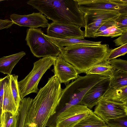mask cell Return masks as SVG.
I'll return each mask as SVG.
<instances>
[{
  "label": "cell",
  "mask_w": 127,
  "mask_h": 127,
  "mask_svg": "<svg viewBox=\"0 0 127 127\" xmlns=\"http://www.w3.org/2000/svg\"><path fill=\"white\" fill-rule=\"evenodd\" d=\"M13 24L11 20L8 19L2 20L0 19V30L9 28Z\"/></svg>",
  "instance_id": "obj_33"
},
{
  "label": "cell",
  "mask_w": 127,
  "mask_h": 127,
  "mask_svg": "<svg viewBox=\"0 0 127 127\" xmlns=\"http://www.w3.org/2000/svg\"><path fill=\"white\" fill-rule=\"evenodd\" d=\"M54 66V69L52 71L61 83L67 85L71 80L76 79L79 75L74 67L60 55L56 57Z\"/></svg>",
  "instance_id": "obj_14"
},
{
  "label": "cell",
  "mask_w": 127,
  "mask_h": 127,
  "mask_svg": "<svg viewBox=\"0 0 127 127\" xmlns=\"http://www.w3.org/2000/svg\"><path fill=\"white\" fill-rule=\"evenodd\" d=\"M115 20L116 27L122 30L123 33L127 31V13H120Z\"/></svg>",
  "instance_id": "obj_29"
},
{
  "label": "cell",
  "mask_w": 127,
  "mask_h": 127,
  "mask_svg": "<svg viewBox=\"0 0 127 127\" xmlns=\"http://www.w3.org/2000/svg\"><path fill=\"white\" fill-rule=\"evenodd\" d=\"M10 19L14 24L30 28H45L48 27L49 24L46 16L40 12L24 15L13 14L10 15Z\"/></svg>",
  "instance_id": "obj_13"
},
{
  "label": "cell",
  "mask_w": 127,
  "mask_h": 127,
  "mask_svg": "<svg viewBox=\"0 0 127 127\" xmlns=\"http://www.w3.org/2000/svg\"><path fill=\"white\" fill-rule=\"evenodd\" d=\"M108 126L92 110L90 113L73 127H103Z\"/></svg>",
  "instance_id": "obj_19"
},
{
  "label": "cell",
  "mask_w": 127,
  "mask_h": 127,
  "mask_svg": "<svg viewBox=\"0 0 127 127\" xmlns=\"http://www.w3.org/2000/svg\"><path fill=\"white\" fill-rule=\"evenodd\" d=\"M33 99L29 97L24 98L21 101L19 109L17 127H24L27 114Z\"/></svg>",
  "instance_id": "obj_22"
},
{
  "label": "cell",
  "mask_w": 127,
  "mask_h": 127,
  "mask_svg": "<svg viewBox=\"0 0 127 127\" xmlns=\"http://www.w3.org/2000/svg\"><path fill=\"white\" fill-rule=\"evenodd\" d=\"M107 78L96 74H86L84 76L78 75L74 81L63 89L60 102H64V104L60 112L62 113L72 106L80 105L83 97L90 88L98 82Z\"/></svg>",
  "instance_id": "obj_4"
},
{
  "label": "cell",
  "mask_w": 127,
  "mask_h": 127,
  "mask_svg": "<svg viewBox=\"0 0 127 127\" xmlns=\"http://www.w3.org/2000/svg\"><path fill=\"white\" fill-rule=\"evenodd\" d=\"M63 89L57 77L49 78L46 85L39 90L32 100L27 112L25 125L30 127H45L51 118L56 113Z\"/></svg>",
  "instance_id": "obj_1"
},
{
  "label": "cell",
  "mask_w": 127,
  "mask_h": 127,
  "mask_svg": "<svg viewBox=\"0 0 127 127\" xmlns=\"http://www.w3.org/2000/svg\"><path fill=\"white\" fill-rule=\"evenodd\" d=\"M27 3L53 22L84 27V14L77 0H30Z\"/></svg>",
  "instance_id": "obj_3"
},
{
  "label": "cell",
  "mask_w": 127,
  "mask_h": 127,
  "mask_svg": "<svg viewBox=\"0 0 127 127\" xmlns=\"http://www.w3.org/2000/svg\"><path fill=\"white\" fill-rule=\"evenodd\" d=\"M111 78V88H119L127 86V72L114 69Z\"/></svg>",
  "instance_id": "obj_21"
},
{
  "label": "cell",
  "mask_w": 127,
  "mask_h": 127,
  "mask_svg": "<svg viewBox=\"0 0 127 127\" xmlns=\"http://www.w3.org/2000/svg\"><path fill=\"white\" fill-rule=\"evenodd\" d=\"M118 11L111 10L89 11L84 14L85 37L95 38L96 32L107 21L115 19L119 16Z\"/></svg>",
  "instance_id": "obj_7"
},
{
  "label": "cell",
  "mask_w": 127,
  "mask_h": 127,
  "mask_svg": "<svg viewBox=\"0 0 127 127\" xmlns=\"http://www.w3.org/2000/svg\"><path fill=\"white\" fill-rule=\"evenodd\" d=\"M25 40L34 56L37 57H57L60 49L45 36L41 28L28 29Z\"/></svg>",
  "instance_id": "obj_6"
},
{
  "label": "cell",
  "mask_w": 127,
  "mask_h": 127,
  "mask_svg": "<svg viewBox=\"0 0 127 127\" xmlns=\"http://www.w3.org/2000/svg\"><path fill=\"white\" fill-rule=\"evenodd\" d=\"M103 97L110 101L127 104V86L119 88H111L106 92Z\"/></svg>",
  "instance_id": "obj_18"
},
{
  "label": "cell",
  "mask_w": 127,
  "mask_h": 127,
  "mask_svg": "<svg viewBox=\"0 0 127 127\" xmlns=\"http://www.w3.org/2000/svg\"><path fill=\"white\" fill-rule=\"evenodd\" d=\"M18 114L13 115L8 112L2 113L0 127H17Z\"/></svg>",
  "instance_id": "obj_23"
},
{
  "label": "cell",
  "mask_w": 127,
  "mask_h": 127,
  "mask_svg": "<svg viewBox=\"0 0 127 127\" xmlns=\"http://www.w3.org/2000/svg\"><path fill=\"white\" fill-rule=\"evenodd\" d=\"M44 35L49 40L60 50L64 47L70 45L80 44L99 45L101 42V41L94 42L74 38L58 39L49 37L45 34Z\"/></svg>",
  "instance_id": "obj_17"
},
{
  "label": "cell",
  "mask_w": 127,
  "mask_h": 127,
  "mask_svg": "<svg viewBox=\"0 0 127 127\" xmlns=\"http://www.w3.org/2000/svg\"><path fill=\"white\" fill-rule=\"evenodd\" d=\"M74 24L52 22L49 24L46 35L58 39L74 38L84 40V31Z\"/></svg>",
  "instance_id": "obj_9"
},
{
  "label": "cell",
  "mask_w": 127,
  "mask_h": 127,
  "mask_svg": "<svg viewBox=\"0 0 127 127\" xmlns=\"http://www.w3.org/2000/svg\"><path fill=\"white\" fill-rule=\"evenodd\" d=\"M56 57H46L35 62L31 71L24 79L18 82L19 91L22 99L31 93H37L40 81L47 70L54 65Z\"/></svg>",
  "instance_id": "obj_5"
},
{
  "label": "cell",
  "mask_w": 127,
  "mask_h": 127,
  "mask_svg": "<svg viewBox=\"0 0 127 127\" xmlns=\"http://www.w3.org/2000/svg\"><path fill=\"white\" fill-rule=\"evenodd\" d=\"M11 90L16 106L19 111L20 104L22 99L20 95L18 86V76L15 74L10 75Z\"/></svg>",
  "instance_id": "obj_24"
},
{
  "label": "cell",
  "mask_w": 127,
  "mask_h": 127,
  "mask_svg": "<svg viewBox=\"0 0 127 127\" xmlns=\"http://www.w3.org/2000/svg\"><path fill=\"white\" fill-rule=\"evenodd\" d=\"M9 75H7L3 78H2L0 84V102L2 108L3 94L5 88L7 79Z\"/></svg>",
  "instance_id": "obj_32"
},
{
  "label": "cell",
  "mask_w": 127,
  "mask_h": 127,
  "mask_svg": "<svg viewBox=\"0 0 127 127\" xmlns=\"http://www.w3.org/2000/svg\"><path fill=\"white\" fill-rule=\"evenodd\" d=\"M107 61L89 69L85 73L86 74H96L111 78L114 69Z\"/></svg>",
  "instance_id": "obj_20"
},
{
  "label": "cell",
  "mask_w": 127,
  "mask_h": 127,
  "mask_svg": "<svg viewBox=\"0 0 127 127\" xmlns=\"http://www.w3.org/2000/svg\"><path fill=\"white\" fill-rule=\"evenodd\" d=\"M123 33V31L121 29L115 26H113L100 33L96 34L95 38L99 36H110L111 38H112L120 36Z\"/></svg>",
  "instance_id": "obj_25"
},
{
  "label": "cell",
  "mask_w": 127,
  "mask_h": 127,
  "mask_svg": "<svg viewBox=\"0 0 127 127\" xmlns=\"http://www.w3.org/2000/svg\"><path fill=\"white\" fill-rule=\"evenodd\" d=\"M80 11L85 14L93 10H111L127 13V3H119L113 0H77Z\"/></svg>",
  "instance_id": "obj_11"
},
{
  "label": "cell",
  "mask_w": 127,
  "mask_h": 127,
  "mask_svg": "<svg viewBox=\"0 0 127 127\" xmlns=\"http://www.w3.org/2000/svg\"><path fill=\"white\" fill-rule=\"evenodd\" d=\"M114 69L127 72V61L120 59H115L108 62Z\"/></svg>",
  "instance_id": "obj_27"
},
{
  "label": "cell",
  "mask_w": 127,
  "mask_h": 127,
  "mask_svg": "<svg viewBox=\"0 0 127 127\" xmlns=\"http://www.w3.org/2000/svg\"><path fill=\"white\" fill-rule=\"evenodd\" d=\"M106 124L110 127H127V116L110 119Z\"/></svg>",
  "instance_id": "obj_28"
},
{
  "label": "cell",
  "mask_w": 127,
  "mask_h": 127,
  "mask_svg": "<svg viewBox=\"0 0 127 127\" xmlns=\"http://www.w3.org/2000/svg\"><path fill=\"white\" fill-rule=\"evenodd\" d=\"M91 111L84 105L72 106L59 116L56 121L55 127H73Z\"/></svg>",
  "instance_id": "obj_10"
},
{
  "label": "cell",
  "mask_w": 127,
  "mask_h": 127,
  "mask_svg": "<svg viewBox=\"0 0 127 127\" xmlns=\"http://www.w3.org/2000/svg\"><path fill=\"white\" fill-rule=\"evenodd\" d=\"M26 54L24 51L0 58V72L10 75L13 69L21 59Z\"/></svg>",
  "instance_id": "obj_15"
},
{
  "label": "cell",
  "mask_w": 127,
  "mask_h": 127,
  "mask_svg": "<svg viewBox=\"0 0 127 127\" xmlns=\"http://www.w3.org/2000/svg\"><path fill=\"white\" fill-rule=\"evenodd\" d=\"M24 127H30L29 126L27 125H25Z\"/></svg>",
  "instance_id": "obj_34"
},
{
  "label": "cell",
  "mask_w": 127,
  "mask_h": 127,
  "mask_svg": "<svg viewBox=\"0 0 127 127\" xmlns=\"http://www.w3.org/2000/svg\"><path fill=\"white\" fill-rule=\"evenodd\" d=\"M94 112L106 124L110 119L127 116V104L108 101L103 96L95 105Z\"/></svg>",
  "instance_id": "obj_8"
},
{
  "label": "cell",
  "mask_w": 127,
  "mask_h": 127,
  "mask_svg": "<svg viewBox=\"0 0 127 127\" xmlns=\"http://www.w3.org/2000/svg\"><path fill=\"white\" fill-rule=\"evenodd\" d=\"M116 19L109 20L102 24L97 30L95 34L104 31L109 27L115 26Z\"/></svg>",
  "instance_id": "obj_30"
},
{
  "label": "cell",
  "mask_w": 127,
  "mask_h": 127,
  "mask_svg": "<svg viewBox=\"0 0 127 127\" xmlns=\"http://www.w3.org/2000/svg\"><path fill=\"white\" fill-rule=\"evenodd\" d=\"M127 53V43L111 50L107 57V61H109L119 56H123Z\"/></svg>",
  "instance_id": "obj_26"
},
{
  "label": "cell",
  "mask_w": 127,
  "mask_h": 127,
  "mask_svg": "<svg viewBox=\"0 0 127 127\" xmlns=\"http://www.w3.org/2000/svg\"><path fill=\"white\" fill-rule=\"evenodd\" d=\"M117 46H122L127 43V31L123 32L118 38L113 40Z\"/></svg>",
  "instance_id": "obj_31"
},
{
  "label": "cell",
  "mask_w": 127,
  "mask_h": 127,
  "mask_svg": "<svg viewBox=\"0 0 127 127\" xmlns=\"http://www.w3.org/2000/svg\"><path fill=\"white\" fill-rule=\"evenodd\" d=\"M5 112H9L13 115L19 113L11 90L9 75L6 83L3 95L2 113Z\"/></svg>",
  "instance_id": "obj_16"
},
{
  "label": "cell",
  "mask_w": 127,
  "mask_h": 127,
  "mask_svg": "<svg viewBox=\"0 0 127 127\" xmlns=\"http://www.w3.org/2000/svg\"><path fill=\"white\" fill-rule=\"evenodd\" d=\"M111 49L106 44H77L63 47L60 50V55L79 74L85 73L96 65L107 61Z\"/></svg>",
  "instance_id": "obj_2"
},
{
  "label": "cell",
  "mask_w": 127,
  "mask_h": 127,
  "mask_svg": "<svg viewBox=\"0 0 127 127\" xmlns=\"http://www.w3.org/2000/svg\"><path fill=\"white\" fill-rule=\"evenodd\" d=\"M3 0H0V2L1 1H2Z\"/></svg>",
  "instance_id": "obj_36"
},
{
  "label": "cell",
  "mask_w": 127,
  "mask_h": 127,
  "mask_svg": "<svg viewBox=\"0 0 127 127\" xmlns=\"http://www.w3.org/2000/svg\"><path fill=\"white\" fill-rule=\"evenodd\" d=\"M110 127L109 126H107L105 127Z\"/></svg>",
  "instance_id": "obj_35"
},
{
  "label": "cell",
  "mask_w": 127,
  "mask_h": 127,
  "mask_svg": "<svg viewBox=\"0 0 127 127\" xmlns=\"http://www.w3.org/2000/svg\"><path fill=\"white\" fill-rule=\"evenodd\" d=\"M110 81V78H108L93 86L83 97L80 105H85L90 109L96 105L99 100L111 88Z\"/></svg>",
  "instance_id": "obj_12"
}]
</instances>
